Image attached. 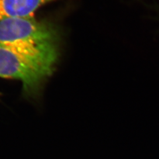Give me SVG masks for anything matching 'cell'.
<instances>
[{
    "label": "cell",
    "instance_id": "obj_1",
    "mask_svg": "<svg viewBox=\"0 0 159 159\" xmlns=\"http://www.w3.org/2000/svg\"><path fill=\"white\" fill-rule=\"evenodd\" d=\"M61 35L52 23L34 17L0 21V46L53 73L61 55Z\"/></svg>",
    "mask_w": 159,
    "mask_h": 159
},
{
    "label": "cell",
    "instance_id": "obj_2",
    "mask_svg": "<svg viewBox=\"0 0 159 159\" xmlns=\"http://www.w3.org/2000/svg\"><path fill=\"white\" fill-rule=\"evenodd\" d=\"M52 74L11 50L0 46V78L20 81L26 93H37Z\"/></svg>",
    "mask_w": 159,
    "mask_h": 159
},
{
    "label": "cell",
    "instance_id": "obj_3",
    "mask_svg": "<svg viewBox=\"0 0 159 159\" xmlns=\"http://www.w3.org/2000/svg\"><path fill=\"white\" fill-rule=\"evenodd\" d=\"M57 0H0V21L12 18L34 17L44 5Z\"/></svg>",
    "mask_w": 159,
    "mask_h": 159
}]
</instances>
